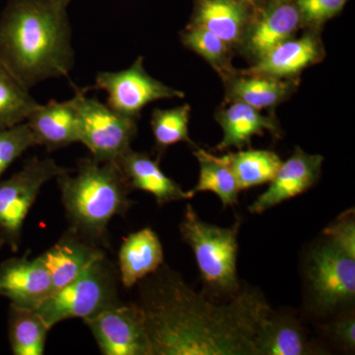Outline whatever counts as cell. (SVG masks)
Masks as SVG:
<instances>
[{
	"instance_id": "cell-1",
	"label": "cell",
	"mask_w": 355,
	"mask_h": 355,
	"mask_svg": "<svg viewBox=\"0 0 355 355\" xmlns=\"http://www.w3.org/2000/svg\"><path fill=\"white\" fill-rule=\"evenodd\" d=\"M142 286L139 306L151 355H257L261 324L272 310L256 289L216 304L169 270Z\"/></svg>"
},
{
	"instance_id": "cell-2",
	"label": "cell",
	"mask_w": 355,
	"mask_h": 355,
	"mask_svg": "<svg viewBox=\"0 0 355 355\" xmlns=\"http://www.w3.org/2000/svg\"><path fill=\"white\" fill-rule=\"evenodd\" d=\"M67 6L62 0H9L0 13V62L29 90L73 69Z\"/></svg>"
},
{
	"instance_id": "cell-3",
	"label": "cell",
	"mask_w": 355,
	"mask_h": 355,
	"mask_svg": "<svg viewBox=\"0 0 355 355\" xmlns=\"http://www.w3.org/2000/svg\"><path fill=\"white\" fill-rule=\"evenodd\" d=\"M71 229L89 241L104 240L110 221L125 216L132 189L116 162L81 159L73 175L57 178Z\"/></svg>"
},
{
	"instance_id": "cell-4",
	"label": "cell",
	"mask_w": 355,
	"mask_h": 355,
	"mask_svg": "<svg viewBox=\"0 0 355 355\" xmlns=\"http://www.w3.org/2000/svg\"><path fill=\"white\" fill-rule=\"evenodd\" d=\"M240 227L239 218L227 228L207 223L190 203L187 205L180 232L195 254L200 277L211 298L230 299L241 291L237 275Z\"/></svg>"
},
{
	"instance_id": "cell-5",
	"label": "cell",
	"mask_w": 355,
	"mask_h": 355,
	"mask_svg": "<svg viewBox=\"0 0 355 355\" xmlns=\"http://www.w3.org/2000/svg\"><path fill=\"white\" fill-rule=\"evenodd\" d=\"M118 303L114 273L104 258L35 311L51 330L65 320L88 319Z\"/></svg>"
},
{
	"instance_id": "cell-6",
	"label": "cell",
	"mask_w": 355,
	"mask_h": 355,
	"mask_svg": "<svg viewBox=\"0 0 355 355\" xmlns=\"http://www.w3.org/2000/svg\"><path fill=\"white\" fill-rule=\"evenodd\" d=\"M88 89H76L79 142L91 157L101 162H116L130 149L137 132V121L116 113L108 105L87 97Z\"/></svg>"
},
{
	"instance_id": "cell-7",
	"label": "cell",
	"mask_w": 355,
	"mask_h": 355,
	"mask_svg": "<svg viewBox=\"0 0 355 355\" xmlns=\"http://www.w3.org/2000/svg\"><path fill=\"white\" fill-rule=\"evenodd\" d=\"M67 171L53 159L32 157L0 181V235L13 251L19 247L23 224L44 184Z\"/></svg>"
},
{
	"instance_id": "cell-8",
	"label": "cell",
	"mask_w": 355,
	"mask_h": 355,
	"mask_svg": "<svg viewBox=\"0 0 355 355\" xmlns=\"http://www.w3.org/2000/svg\"><path fill=\"white\" fill-rule=\"evenodd\" d=\"M313 304L320 314L354 303L355 258L328 241L310 252L305 268Z\"/></svg>"
},
{
	"instance_id": "cell-9",
	"label": "cell",
	"mask_w": 355,
	"mask_h": 355,
	"mask_svg": "<svg viewBox=\"0 0 355 355\" xmlns=\"http://www.w3.org/2000/svg\"><path fill=\"white\" fill-rule=\"evenodd\" d=\"M144 64V58L139 57L127 69L100 71L95 77L94 88L107 93L110 108L137 121L144 107L150 103L184 97L182 91L149 76Z\"/></svg>"
},
{
	"instance_id": "cell-10",
	"label": "cell",
	"mask_w": 355,
	"mask_h": 355,
	"mask_svg": "<svg viewBox=\"0 0 355 355\" xmlns=\"http://www.w3.org/2000/svg\"><path fill=\"white\" fill-rule=\"evenodd\" d=\"M104 355H151L144 315L137 304L111 306L83 320Z\"/></svg>"
},
{
	"instance_id": "cell-11",
	"label": "cell",
	"mask_w": 355,
	"mask_h": 355,
	"mask_svg": "<svg viewBox=\"0 0 355 355\" xmlns=\"http://www.w3.org/2000/svg\"><path fill=\"white\" fill-rule=\"evenodd\" d=\"M51 294L50 273L39 258H11L0 263V295L10 304L36 310Z\"/></svg>"
},
{
	"instance_id": "cell-12",
	"label": "cell",
	"mask_w": 355,
	"mask_h": 355,
	"mask_svg": "<svg viewBox=\"0 0 355 355\" xmlns=\"http://www.w3.org/2000/svg\"><path fill=\"white\" fill-rule=\"evenodd\" d=\"M323 161L321 155L306 153L297 147L293 155L282 163L268 190L250 205V211L263 214L309 190L319 179Z\"/></svg>"
},
{
	"instance_id": "cell-13",
	"label": "cell",
	"mask_w": 355,
	"mask_h": 355,
	"mask_svg": "<svg viewBox=\"0 0 355 355\" xmlns=\"http://www.w3.org/2000/svg\"><path fill=\"white\" fill-rule=\"evenodd\" d=\"M38 258L50 273L53 294L80 277L96 261L104 259L105 254L94 242L70 228Z\"/></svg>"
},
{
	"instance_id": "cell-14",
	"label": "cell",
	"mask_w": 355,
	"mask_h": 355,
	"mask_svg": "<svg viewBox=\"0 0 355 355\" xmlns=\"http://www.w3.org/2000/svg\"><path fill=\"white\" fill-rule=\"evenodd\" d=\"M38 146L48 151L79 142L78 114L74 97L38 104L26 120Z\"/></svg>"
},
{
	"instance_id": "cell-15",
	"label": "cell",
	"mask_w": 355,
	"mask_h": 355,
	"mask_svg": "<svg viewBox=\"0 0 355 355\" xmlns=\"http://www.w3.org/2000/svg\"><path fill=\"white\" fill-rule=\"evenodd\" d=\"M116 163L132 190L150 193L159 205L193 198L190 191H184L179 184L165 175L159 161L153 160L148 154L130 148Z\"/></svg>"
},
{
	"instance_id": "cell-16",
	"label": "cell",
	"mask_w": 355,
	"mask_h": 355,
	"mask_svg": "<svg viewBox=\"0 0 355 355\" xmlns=\"http://www.w3.org/2000/svg\"><path fill=\"white\" fill-rule=\"evenodd\" d=\"M163 263L162 244L151 228H144L128 235L119 251L121 280L127 288L157 272Z\"/></svg>"
},
{
	"instance_id": "cell-17",
	"label": "cell",
	"mask_w": 355,
	"mask_h": 355,
	"mask_svg": "<svg viewBox=\"0 0 355 355\" xmlns=\"http://www.w3.org/2000/svg\"><path fill=\"white\" fill-rule=\"evenodd\" d=\"M297 320L272 312L259 331L257 355H307L319 354Z\"/></svg>"
},
{
	"instance_id": "cell-18",
	"label": "cell",
	"mask_w": 355,
	"mask_h": 355,
	"mask_svg": "<svg viewBox=\"0 0 355 355\" xmlns=\"http://www.w3.org/2000/svg\"><path fill=\"white\" fill-rule=\"evenodd\" d=\"M319 50V44L312 36L287 40L259 58L258 64L248 70L250 73L245 74L275 78L292 76L316 62Z\"/></svg>"
},
{
	"instance_id": "cell-19",
	"label": "cell",
	"mask_w": 355,
	"mask_h": 355,
	"mask_svg": "<svg viewBox=\"0 0 355 355\" xmlns=\"http://www.w3.org/2000/svg\"><path fill=\"white\" fill-rule=\"evenodd\" d=\"M217 121L223 130V139L216 146L219 151L249 146L254 135H263L265 130L277 132L272 118L263 116L260 110L242 102H233L217 116Z\"/></svg>"
},
{
	"instance_id": "cell-20",
	"label": "cell",
	"mask_w": 355,
	"mask_h": 355,
	"mask_svg": "<svg viewBox=\"0 0 355 355\" xmlns=\"http://www.w3.org/2000/svg\"><path fill=\"white\" fill-rule=\"evenodd\" d=\"M245 24V9L234 0H200L193 19V25L214 33L229 46L241 39Z\"/></svg>"
},
{
	"instance_id": "cell-21",
	"label": "cell",
	"mask_w": 355,
	"mask_h": 355,
	"mask_svg": "<svg viewBox=\"0 0 355 355\" xmlns=\"http://www.w3.org/2000/svg\"><path fill=\"white\" fill-rule=\"evenodd\" d=\"M300 14L296 7L284 4L263 14L250 32L248 48L261 58L279 44L289 40L297 29Z\"/></svg>"
},
{
	"instance_id": "cell-22",
	"label": "cell",
	"mask_w": 355,
	"mask_h": 355,
	"mask_svg": "<svg viewBox=\"0 0 355 355\" xmlns=\"http://www.w3.org/2000/svg\"><path fill=\"white\" fill-rule=\"evenodd\" d=\"M193 155L200 163V177L195 188L189 191L191 195L210 191L219 198L224 209L237 205L240 189L224 156L217 157L203 149H198Z\"/></svg>"
},
{
	"instance_id": "cell-23",
	"label": "cell",
	"mask_w": 355,
	"mask_h": 355,
	"mask_svg": "<svg viewBox=\"0 0 355 355\" xmlns=\"http://www.w3.org/2000/svg\"><path fill=\"white\" fill-rule=\"evenodd\" d=\"M234 175L240 191L270 183L279 169L282 161L270 150L248 149L224 155Z\"/></svg>"
},
{
	"instance_id": "cell-24",
	"label": "cell",
	"mask_w": 355,
	"mask_h": 355,
	"mask_svg": "<svg viewBox=\"0 0 355 355\" xmlns=\"http://www.w3.org/2000/svg\"><path fill=\"white\" fill-rule=\"evenodd\" d=\"M49 331L36 311L10 304L8 338L13 354L43 355Z\"/></svg>"
},
{
	"instance_id": "cell-25",
	"label": "cell",
	"mask_w": 355,
	"mask_h": 355,
	"mask_svg": "<svg viewBox=\"0 0 355 355\" xmlns=\"http://www.w3.org/2000/svg\"><path fill=\"white\" fill-rule=\"evenodd\" d=\"M291 86L279 78L251 76L233 80L229 98L233 102H242L257 110L272 108L288 94Z\"/></svg>"
},
{
	"instance_id": "cell-26",
	"label": "cell",
	"mask_w": 355,
	"mask_h": 355,
	"mask_svg": "<svg viewBox=\"0 0 355 355\" xmlns=\"http://www.w3.org/2000/svg\"><path fill=\"white\" fill-rule=\"evenodd\" d=\"M39 103L0 62V130L25 123Z\"/></svg>"
},
{
	"instance_id": "cell-27",
	"label": "cell",
	"mask_w": 355,
	"mask_h": 355,
	"mask_svg": "<svg viewBox=\"0 0 355 355\" xmlns=\"http://www.w3.org/2000/svg\"><path fill=\"white\" fill-rule=\"evenodd\" d=\"M190 113L191 107L188 104L173 109L153 110L150 125L159 153L179 142L195 146L189 135Z\"/></svg>"
},
{
	"instance_id": "cell-28",
	"label": "cell",
	"mask_w": 355,
	"mask_h": 355,
	"mask_svg": "<svg viewBox=\"0 0 355 355\" xmlns=\"http://www.w3.org/2000/svg\"><path fill=\"white\" fill-rule=\"evenodd\" d=\"M182 40L184 46L202 55L218 71L227 67L229 44L214 33L193 25L183 33Z\"/></svg>"
},
{
	"instance_id": "cell-29",
	"label": "cell",
	"mask_w": 355,
	"mask_h": 355,
	"mask_svg": "<svg viewBox=\"0 0 355 355\" xmlns=\"http://www.w3.org/2000/svg\"><path fill=\"white\" fill-rule=\"evenodd\" d=\"M38 146L27 123L0 130V178L32 147Z\"/></svg>"
},
{
	"instance_id": "cell-30",
	"label": "cell",
	"mask_w": 355,
	"mask_h": 355,
	"mask_svg": "<svg viewBox=\"0 0 355 355\" xmlns=\"http://www.w3.org/2000/svg\"><path fill=\"white\" fill-rule=\"evenodd\" d=\"M326 241L338 248L343 253L355 258V216L354 209L340 214L333 223L324 230Z\"/></svg>"
},
{
	"instance_id": "cell-31",
	"label": "cell",
	"mask_w": 355,
	"mask_h": 355,
	"mask_svg": "<svg viewBox=\"0 0 355 355\" xmlns=\"http://www.w3.org/2000/svg\"><path fill=\"white\" fill-rule=\"evenodd\" d=\"M347 0H298L300 16L308 22L319 23L342 10Z\"/></svg>"
},
{
	"instance_id": "cell-32",
	"label": "cell",
	"mask_w": 355,
	"mask_h": 355,
	"mask_svg": "<svg viewBox=\"0 0 355 355\" xmlns=\"http://www.w3.org/2000/svg\"><path fill=\"white\" fill-rule=\"evenodd\" d=\"M327 330L338 345L349 352L355 349V318L354 315L345 314L331 322Z\"/></svg>"
},
{
	"instance_id": "cell-33",
	"label": "cell",
	"mask_w": 355,
	"mask_h": 355,
	"mask_svg": "<svg viewBox=\"0 0 355 355\" xmlns=\"http://www.w3.org/2000/svg\"><path fill=\"white\" fill-rule=\"evenodd\" d=\"M4 244H6V240H4V238L2 237L1 235H0V250L2 249V247L4 246Z\"/></svg>"
},
{
	"instance_id": "cell-34",
	"label": "cell",
	"mask_w": 355,
	"mask_h": 355,
	"mask_svg": "<svg viewBox=\"0 0 355 355\" xmlns=\"http://www.w3.org/2000/svg\"><path fill=\"white\" fill-rule=\"evenodd\" d=\"M62 1H64L65 3H67L69 4L70 1H71V0H62Z\"/></svg>"
}]
</instances>
